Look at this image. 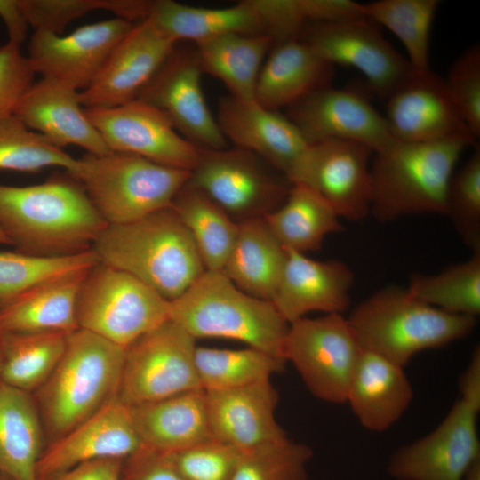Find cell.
<instances>
[{"label":"cell","mask_w":480,"mask_h":480,"mask_svg":"<svg viewBox=\"0 0 480 480\" xmlns=\"http://www.w3.org/2000/svg\"><path fill=\"white\" fill-rule=\"evenodd\" d=\"M0 244H8L10 245V242L7 239V237L4 236V234L0 229Z\"/></svg>","instance_id":"cell-53"},{"label":"cell","mask_w":480,"mask_h":480,"mask_svg":"<svg viewBox=\"0 0 480 480\" xmlns=\"http://www.w3.org/2000/svg\"><path fill=\"white\" fill-rule=\"evenodd\" d=\"M188 230L205 270H222L235 243L238 223L188 182L171 204Z\"/></svg>","instance_id":"cell-35"},{"label":"cell","mask_w":480,"mask_h":480,"mask_svg":"<svg viewBox=\"0 0 480 480\" xmlns=\"http://www.w3.org/2000/svg\"><path fill=\"white\" fill-rule=\"evenodd\" d=\"M121 480H184L164 454L141 446L123 463Z\"/></svg>","instance_id":"cell-48"},{"label":"cell","mask_w":480,"mask_h":480,"mask_svg":"<svg viewBox=\"0 0 480 480\" xmlns=\"http://www.w3.org/2000/svg\"><path fill=\"white\" fill-rule=\"evenodd\" d=\"M480 400L459 396L430 433L398 448L388 463L396 480H463L480 461Z\"/></svg>","instance_id":"cell-12"},{"label":"cell","mask_w":480,"mask_h":480,"mask_svg":"<svg viewBox=\"0 0 480 480\" xmlns=\"http://www.w3.org/2000/svg\"><path fill=\"white\" fill-rule=\"evenodd\" d=\"M445 215L465 245L480 250V148L453 173L446 195Z\"/></svg>","instance_id":"cell-43"},{"label":"cell","mask_w":480,"mask_h":480,"mask_svg":"<svg viewBox=\"0 0 480 480\" xmlns=\"http://www.w3.org/2000/svg\"><path fill=\"white\" fill-rule=\"evenodd\" d=\"M123 460L100 459L76 465L47 480H121Z\"/></svg>","instance_id":"cell-49"},{"label":"cell","mask_w":480,"mask_h":480,"mask_svg":"<svg viewBox=\"0 0 480 480\" xmlns=\"http://www.w3.org/2000/svg\"><path fill=\"white\" fill-rule=\"evenodd\" d=\"M90 268L40 283L0 308V333L60 332L69 334L79 329L77 294Z\"/></svg>","instance_id":"cell-29"},{"label":"cell","mask_w":480,"mask_h":480,"mask_svg":"<svg viewBox=\"0 0 480 480\" xmlns=\"http://www.w3.org/2000/svg\"><path fill=\"white\" fill-rule=\"evenodd\" d=\"M145 19L177 43L180 40L196 43L232 33L267 36L254 0L240 1L225 8L196 7L172 0H148Z\"/></svg>","instance_id":"cell-30"},{"label":"cell","mask_w":480,"mask_h":480,"mask_svg":"<svg viewBox=\"0 0 480 480\" xmlns=\"http://www.w3.org/2000/svg\"><path fill=\"white\" fill-rule=\"evenodd\" d=\"M176 44L149 20L133 24L92 84L79 92L81 105L104 108L135 100Z\"/></svg>","instance_id":"cell-19"},{"label":"cell","mask_w":480,"mask_h":480,"mask_svg":"<svg viewBox=\"0 0 480 480\" xmlns=\"http://www.w3.org/2000/svg\"><path fill=\"white\" fill-rule=\"evenodd\" d=\"M99 258L93 250L63 257H43L0 252V308L32 287L51 278L87 269Z\"/></svg>","instance_id":"cell-41"},{"label":"cell","mask_w":480,"mask_h":480,"mask_svg":"<svg viewBox=\"0 0 480 480\" xmlns=\"http://www.w3.org/2000/svg\"><path fill=\"white\" fill-rule=\"evenodd\" d=\"M35 75L20 45L7 42L0 46V118L14 113Z\"/></svg>","instance_id":"cell-47"},{"label":"cell","mask_w":480,"mask_h":480,"mask_svg":"<svg viewBox=\"0 0 480 480\" xmlns=\"http://www.w3.org/2000/svg\"><path fill=\"white\" fill-rule=\"evenodd\" d=\"M373 151L349 140L309 144L286 177L324 198L340 218L358 221L370 215Z\"/></svg>","instance_id":"cell-14"},{"label":"cell","mask_w":480,"mask_h":480,"mask_svg":"<svg viewBox=\"0 0 480 480\" xmlns=\"http://www.w3.org/2000/svg\"><path fill=\"white\" fill-rule=\"evenodd\" d=\"M463 480H480V461L470 468Z\"/></svg>","instance_id":"cell-52"},{"label":"cell","mask_w":480,"mask_h":480,"mask_svg":"<svg viewBox=\"0 0 480 480\" xmlns=\"http://www.w3.org/2000/svg\"><path fill=\"white\" fill-rule=\"evenodd\" d=\"M84 110L111 152L188 171L198 159L199 148L180 134L163 112L140 100Z\"/></svg>","instance_id":"cell-16"},{"label":"cell","mask_w":480,"mask_h":480,"mask_svg":"<svg viewBox=\"0 0 480 480\" xmlns=\"http://www.w3.org/2000/svg\"><path fill=\"white\" fill-rule=\"evenodd\" d=\"M386 100L384 117L396 140L436 142L463 137L476 140L453 104L444 79L430 68H413Z\"/></svg>","instance_id":"cell-20"},{"label":"cell","mask_w":480,"mask_h":480,"mask_svg":"<svg viewBox=\"0 0 480 480\" xmlns=\"http://www.w3.org/2000/svg\"><path fill=\"white\" fill-rule=\"evenodd\" d=\"M202 74L196 50L175 46L136 99L163 112L177 132L196 147L228 148L203 93Z\"/></svg>","instance_id":"cell-15"},{"label":"cell","mask_w":480,"mask_h":480,"mask_svg":"<svg viewBox=\"0 0 480 480\" xmlns=\"http://www.w3.org/2000/svg\"><path fill=\"white\" fill-rule=\"evenodd\" d=\"M204 391L214 439L242 452L288 437L276 419L279 396L270 380Z\"/></svg>","instance_id":"cell-24"},{"label":"cell","mask_w":480,"mask_h":480,"mask_svg":"<svg viewBox=\"0 0 480 480\" xmlns=\"http://www.w3.org/2000/svg\"><path fill=\"white\" fill-rule=\"evenodd\" d=\"M68 333H0V381L30 393L50 377L64 352Z\"/></svg>","instance_id":"cell-36"},{"label":"cell","mask_w":480,"mask_h":480,"mask_svg":"<svg viewBox=\"0 0 480 480\" xmlns=\"http://www.w3.org/2000/svg\"><path fill=\"white\" fill-rule=\"evenodd\" d=\"M108 224L67 172L30 186L0 184V229L14 251L43 257L92 250Z\"/></svg>","instance_id":"cell-1"},{"label":"cell","mask_w":480,"mask_h":480,"mask_svg":"<svg viewBox=\"0 0 480 480\" xmlns=\"http://www.w3.org/2000/svg\"><path fill=\"white\" fill-rule=\"evenodd\" d=\"M73 177L108 225L129 223L171 205L190 171L137 155L110 152L78 158Z\"/></svg>","instance_id":"cell-7"},{"label":"cell","mask_w":480,"mask_h":480,"mask_svg":"<svg viewBox=\"0 0 480 480\" xmlns=\"http://www.w3.org/2000/svg\"><path fill=\"white\" fill-rule=\"evenodd\" d=\"M264 219L284 248L304 254L319 250L326 236L344 230L330 204L301 184H292L284 202Z\"/></svg>","instance_id":"cell-34"},{"label":"cell","mask_w":480,"mask_h":480,"mask_svg":"<svg viewBox=\"0 0 480 480\" xmlns=\"http://www.w3.org/2000/svg\"><path fill=\"white\" fill-rule=\"evenodd\" d=\"M92 249L100 262L135 276L168 301L205 271L192 236L171 205L129 223L107 225Z\"/></svg>","instance_id":"cell-2"},{"label":"cell","mask_w":480,"mask_h":480,"mask_svg":"<svg viewBox=\"0 0 480 480\" xmlns=\"http://www.w3.org/2000/svg\"><path fill=\"white\" fill-rule=\"evenodd\" d=\"M285 361L262 350L196 347L195 364L204 390L241 388L269 380L281 372Z\"/></svg>","instance_id":"cell-38"},{"label":"cell","mask_w":480,"mask_h":480,"mask_svg":"<svg viewBox=\"0 0 480 480\" xmlns=\"http://www.w3.org/2000/svg\"><path fill=\"white\" fill-rule=\"evenodd\" d=\"M124 352L86 330L68 335L60 360L39 388L43 420L54 440L118 396Z\"/></svg>","instance_id":"cell-6"},{"label":"cell","mask_w":480,"mask_h":480,"mask_svg":"<svg viewBox=\"0 0 480 480\" xmlns=\"http://www.w3.org/2000/svg\"><path fill=\"white\" fill-rule=\"evenodd\" d=\"M216 120L228 142L253 153L285 177L309 146L286 116L255 100L221 97Z\"/></svg>","instance_id":"cell-22"},{"label":"cell","mask_w":480,"mask_h":480,"mask_svg":"<svg viewBox=\"0 0 480 480\" xmlns=\"http://www.w3.org/2000/svg\"><path fill=\"white\" fill-rule=\"evenodd\" d=\"M1 356H2V352H1V342H0V364H1Z\"/></svg>","instance_id":"cell-54"},{"label":"cell","mask_w":480,"mask_h":480,"mask_svg":"<svg viewBox=\"0 0 480 480\" xmlns=\"http://www.w3.org/2000/svg\"><path fill=\"white\" fill-rule=\"evenodd\" d=\"M196 339L167 320L125 348L118 397L135 406L202 388Z\"/></svg>","instance_id":"cell-11"},{"label":"cell","mask_w":480,"mask_h":480,"mask_svg":"<svg viewBox=\"0 0 480 480\" xmlns=\"http://www.w3.org/2000/svg\"><path fill=\"white\" fill-rule=\"evenodd\" d=\"M412 399L413 388L404 367L361 351L346 403L364 428L375 433L388 430L400 420Z\"/></svg>","instance_id":"cell-26"},{"label":"cell","mask_w":480,"mask_h":480,"mask_svg":"<svg viewBox=\"0 0 480 480\" xmlns=\"http://www.w3.org/2000/svg\"><path fill=\"white\" fill-rule=\"evenodd\" d=\"M134 23L115 17L82 26L67 36L36 30L27 58L36 74L78 92L88 87Z\"/></svg>","instance_id":"cell-17"},{"label":"cell","mask_w":480,"mask_h":480,"mask_svg":"<svg viewBox=\"0 0 480 480\" xmlns=\"http://www.w3.org/2000/svg\"><path fill=\"white\" fill-rule=\"evenodd\" d=\"M286 260V250L264 217L238 223L237 235L222 268L240 290L272 301Z\"/></svg>","instance_id":"cell-31"},{"label":"cell","mask_w":480,"mask_h":480,"mask_svg":"<svg viewBox=\"0 0 480 480\" xmlns=\"http://www.w3.org/2000/svg\"><path fill=\"white\" fill-rule=\"evenodd\" d=\"M142 444L135 429L131 407L118 396L80 422L42 452L38 480H47L84 462L100 459L125 460Z\"/></svg>","instance_id":"cell-21"},{"label":"cell","mask_w":480,"mask_h":480,"mask_svg":"<svg viewBox=\"0 0 480 480\" xmlns=\"http://www.w3.org/2000/svg\"><path fill=\"white\" fill-rule=\"evenodd\" d=\"M42 436L30 394L0 381V471L12 480H38Z\"/></svg>","instance_id":"cell-32"},{"label":"cell","mask_w":480,"mask_h":480,"mask_svg":"<svg viewBox=\"0 0 480 480\" xmlns=\"http://www.w3.org/2000/svg\"><path fill=\"white\" fill-rule=\"evenodd\" d=\"M188 183L236 222L264 217L286 199L292 183L253 153L199 148Z\"/></svg>","instance_id":"cell-9"},{"label":"cell","mask_w":480,"mask_h":480,"mask_svg":"<svg viewBox=\"0 0 480 480\" xmlns=\"http://www.w3.org/2000/svg\"><path fill=\"white\" fill-rule=\"evenodd\" d=\"M13 114L59 148L75 145L95 156L111 152L87 117L79 92L56 79L35 81Z\"/></svg>","instance_id":"cell-25"},{"label":"cell","mask_w":480,"mask_h":480,"mask_svg":"<svg viewBox=\"0 0 480 480\" xmlns=\"http://www.w3.org/2000/svg\"><path fill=\"white\" fill-rule=\"evenodd\" d=\"M263 62L254 100L268 109L288 108L312 92L331 84L334 66L298 37L274 44Z\"/></svg>","instance_id":"cell-27"},{"label":"cell","mask_w":480,"mask_h":480,"mask_svg":"<svg viewBox=\"0 0 480 480\" xmlns=\"http://www.w3.org/2000/svg\"><path fill=\"white\" fill-rule=\"evenodd\" d=\"M0 18L6 27L8 42L20 46L27 37L29 25L19 0H0Z\"/></svg>","instance_id":"cell-50"},{"label":"cell","mask_w":480,"mask_h":480,"mask_svg":"<svg viewBox=\"0 0 480 480\" xmlns=\"http://www.w3.org/2000/svg\"><path fill=\"white\" fill-rule=\"evenodd\" d=\"M308 144L328 140L355 141L374 152L393 138L388 123L363 94L331 84L287 108L286 116Z\"/></svg>","instance_id":"cell-18"},{"label":"cell","mask_w":480,"mask_h":480,"mask_svg":"<svg viewBox=\"0 0 480 480\" xmlns=\"http://www.w3.org/2000/svg\"><path fill=\"white\" fill-rule=\"evenodd\" d=\"M169 319L167 300L135 276L102 262L87 271L80 285L79 329L124 348Z\"/></svg>","instance_id":"cell-8"},{"label":"cell","mask_w":480,"mask_h":480,"mask_svg":"<svg viewBox=\"0 0 480 480\" xmlns=\"http://www.w3.org/2000/svg\"><path fill=\"white\" fill-rule=\"evenodd\" d=\"M130 407L142 446L155 452H174L213 438L203 388Z\"/></svg>","instance_id":"cell-28"},{"label":"cell","mask_w":480,"mask_h":480,"mask_svg":"<svg viewBox=\"0 0 480 480\" xmlns=\"http://www.w3.org/2000/svg\"><path fill=\"white\" fill-rule=\"evenodd\" d=\"M439 5L438 0H377L362 4V11L401 41L415 70L425 71L430 68V31Z\"/></svg>","instance_id":"cell-39"},{"label":"cell","mask_w":480,"mask_h":480,"mask_svg":"<svg viewBox=\"0 0 480 480\" xmlns=\"http://www.w3.org/2000/svg\"><path fill=\"white\" fill-rule=\"evenodd\" d=\"M444 84L476 140L480 136V46L468 47L449 69Z\"/></svg>","instance_id":"cell-45"},{"label":"cell","mask_w":480,"mask_h":480,"mask_svg":"<svg viewBox=\"0 0 480 480\" xmlns=\"http://www.w3.org/2000/svg\"><path fill=\"white\" fill-rule=\"evenodd\" d=\"M169 316L196 340H238L284 360L289 324L272 301L243 292L220 270H205L180 296L169 301Z\"/></svg>","instance_id":"cell-5"},{"label":"cell","mask_w":480,"mask_h":480,"mask_svg":"<svg viewBox=\"0 0 480 480\" xmlns=\"http://www.w3.org/2000/svg\"><path fill=\"white\" fill-rule=\"evenodd\" d=\"M241 451L214 438L163 453L184 480H230Z\"/></svg>","instance_id":"cell-44"},{"label":"cell","mask_w":480,"mask_h":480,"mask_svg":"<svg viewBox=\"0 0 480 480\" xmlns=\"http://www.w3.org/2000/svg\"><path fill=\"white\" fill-rule=\"evenodd\" d=\"M195 44L203 73L223 83L229 95L245 101L254 100L264 58L274 45L269 36L232 33L205 38Z\"/></svg>","instance_id":"cell-33"},{"label":"cell","mask_w":480,"mask_h":480,"mask_svg":"<svg viewBox=\"0 0 480 480\" xmlns=\"http://www.w3.org/2000/svg\"><path fill=\"white\" fill-rule=\"evenodd\" d=\"M297 37L332 66L357 69L385 100L413 70L366 19L310 23Z\"/></svg>","instance_id":"cell-13"},{"label":"cell","mask_w":480,"mask_h":480,"mask_svg":"<svg viewBox=\"0 0 480 480\" xmlns=\"http://www.w3.org/2000/svg\"><path fill=\"white\" fill-rule=\"evenodd\" d=\"M471 138L436 142L395 140L373 153L371 166L370 214L380 222L404 216L443 214L454 168Z\"/></svg>","instance_id":"cell-3"},{"label":"cell","mask_w":480,"mask_h":480,"mask_svg":"<svg viewBox=\"0 0 480 480\" xmlns=\"http://www.w3.org/2000/svg\"><path fill=\"white\" fill-rule=\"evenodd\" d=\"M78 164V158L29 129L14 114L0 118V170L37 172L60 167L74 174Z\"/></svg>","instance_id":"cell-40"},{"label":"cell","mask_w":480,"mask_h":480,"mask_svg":"<svg viewBox=\"0 0 480 480\" xmlns=\"http://www.w3.org/2000/svg\"><path fill=\"white\" fill-rule=\"evenodd\" d=\"M361 351L347 317L333 313L289 324L283 355L316 398L340 404Z\"/></svg>","instance_id":"cell-10"},{"label":"cell","mask_w":480,"mask_h":480,"mask_svg":"<svg viewBox=\"0 0 480 480\" xmlns=\"http://www.w3.org/2000/svg\"><path fill=\"white\" fill-rule=\"evenodd\" d=\"M29 26L61 34L67 25L87 13L108 11L109 0H19Z\"/></svg>","instance_id":"cell-46"},{"label":"cell","mask_w":480,"mask_h":480,"mask_svg":"<svg viewBox=\"0 0 480 480\" xmlns=\"http://www.w3.org/2000/svg\"><path fill=\"white\" fill-rule=\"evenodd\" d=\"M362 350L404 367L418 353L468 336L477 318L428 305L396 285L376 291L347 317Z\"/></svg>","instance_id":"cell-4"},{"label":"cell","mask_w":480,"mask_h":480,"mask_svg":"<svg viewBox=\"0 0 480 480\" xmlns=\"http://www.w3.org/2000/svg\"><path fill=\"white\" fill-rule=\"evenodd\" d=\"M284 268L272 302L291 324L310 312L343 314L350 306L355 276L340 260H316L286 249Z\"/></svg>","instance_id":"cell-23"},{"label":"cell","mask_w":480,"mask_h":480,"mask_svg":"<svg viewBox=\"0 0 480 480\" xmlns=\"http://www.w3.org/2000/svg\"><path fill=\"white\" fill-rule=\"evenodd\" d=\"M469 259L436 274H412L408 292L444 312L477 317L480 314V250Z\"/></svg>","instance_id":"cell-37"},{"label":"cell","mask_w":480,"mask_h":480,"mask_svg":"<svg viewBox=\"0 0 480 480\" xmlns=\"http://www.w3.org/2000/svg\"><path fill=\"white\" fill-rule=\"evenodd\" d=\"M460 396L480 400V348L476 347L459 381Z\"/></svg>","instance_id":"cell-51"},{"label":"cell","mask_w":480,"mask_h":480,"mask_svg":"<svg viewBox=\"0 0 480 480\" xmlns=\"http://www.w3.org/2000/svg\"><path fill=\"white\" fill-rule=\"evenodd\" d=\"M310 446L289 437L242 451L230 480H308Z\"/></svg>","instance_id":"cell-42"}]
</instances>
